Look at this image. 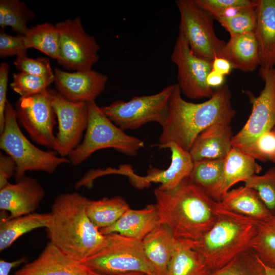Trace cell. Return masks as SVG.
Listing matches in <instances>:
<instances>
[{
	"mask_svg": "<svg viewBox=\"0 0 275 275\" xmlns=\"http://www.w3.org/2000/svg\"><path fill=\"white\" fill-rule=\"evenodd\" d=\"M59 34V65L67 70L92 69L99 60L100 47L95 38L88 34L79 17L55 24Z\"/></svg>",
	"mask_w": 275,
	"mask_h": 275,
	"instance_id": "obj_10",
	"label": "cell"
},
{
	"mask_svg": "<svg viewBox=\"0 0 275 275\" xmlns=\"http://www.w3.org/2000/svg\"><path fill=\"white\" fill-rule=\"evenodd\" d=\"M219 203L230 211L258 222L272 215L256 191L245 185L229 190Z\"/></svg>",
	"mask_w": 275,
	"mask_h": 275,
	"instance_id": "obj_25",
	"label": "cell"
},
{
	"mask_svg": "<svg viewBox=\"0 0 275 275\" xmlns=\"http://www.w3.org/2000/svg\"><path fill=\"white\" fill-rule=\"evenodd\" d=\"M161 224L179 241H196L208 232L218 216L217 202L194 184L188 177L170 190L154 191Z\"/></svg>",
	"mask_w": 275,
	"mask_h": 275,
	"instance_id": "obj_1",
	"label": "cell"
},
{
	"mask_svg": "<svg viewBox=\"0 0 275 275\" xmlns=\"http://www.w3.org/2000/svg\"><path fill=\"white\" fill-rule=\"evenodd\" d=\"M87 104L89 119L84 138L68 156L72 166L80 165L99 150L113 148L133 156L144 147L142 140L127 134L114 124L95 101H89Z\"/></svg>",
	"mask_w": 275,
	"mask_h": 275,
	"instance_id": "obj_6",
	"label": "cell"
},
{
	"mask_svg": "<svg viewBox=\"0 0 275 275\" xmlns=\"http://www.w3.org/2000/svg\"><path fill=\"white\" fill-rule=\"evenodd\" d=\"M259 75L264 85L258 96L244 93L252 105V112L243 127L234 135L232 146L249 143L275 127V67H260Z\"/></svg>",
	"mask_w": 275,
	"mask_h": 275,
	"instance_id": "obj_12",
	"label": "cell"
},
{
	"mask_svg": "<svg viewBox=\"0 0 275 275\" xmlns=\"http://www.w3.org/2000/svg\"><path fill=\"white\" fill-rule=\"evenodd\" d=\"M233 67L231 63L226 59L215 57L212 63V70L224 76L229 75Z\"/></svg>",
	"mask_w": 275,
	"mask_h": 275,
	"instance_id": "obj_43",
	"label": "cell"
},
{
	"mask_svg": "<svg viewBox=\"0 0 275 275\" xmlns=\"http://www.w3.org/2000/svg\"><path fill=\"white\" fill-rule=\"evenodd\" d=\"M106 236L107 244L81 262L90 271L105 274L140 272L157 275L145 255L142 241L117 233Z\"/></svg>",
	"mask_w": 275,
	"mask_h": 275,
	"instance_id": "obj_7",
	"label": "cell"
},
{
	"mask_svg": "<svg viewBox=\"0 0 275 275\" xmlns=\"http://www.w3.org/2000/svg\"><path fill=\"white\" fill-rule=\"evenodd\" d=\"M54 74L57 91L73 102L95 101L104 91L108 81L106 75L92 69L68 72L56 68Z\"/></svg>",
	"mask_w": 275,
	"mask_h": 275,
	"instance_id": "obj_16",
	"label": "cell"
},
{
	"mask_svg": "<svg viewBox=\"0 0 275 275\" xmlns=\"http://www.w3.org/2000/svg\"><path fill=\"white\" fill-rule=\"evenodd\" d=\"M233 136L230 124L208 126L197 136L189 151L193 161L225 159L233 147Z\"/></svg>",
	"mask_w": 275,
	"mask_h": 275,
	"instance_id": "obj_19",
	"label": "cell"
},
{
	"mask_svg": "<svg viewBox=\"0 0 275 275\" xmlns=\"http://www.w3.org/2000/svg\"><path fill=\"white\" fill-rule=\"evenodd\" d=\"M18 124L15 108L8 100L4 127L0 136V148L12 157L17 164L16 181L28 171L50 174L61 165L70 163L68 158L58 156L55 151H44L33 144L22 132Z\"/></svg>",
	"mask_w": 275,
	"mask_h": 275,
	"instance_id": "obj_5",
	"label": "cell"
},
{
	"mask_svg": "<svg viewBox=\"0 0 275 275\" xmlns=\"http://www.w3.org/2000/svg\"><path fill=\"white\" fill-rule=\"evenodd\" d=\"M255 31L261 67L275 66V0H257Z\"/></svg>",
	"mask_w": 275,
	"mask_h": 275,
	"instance_id": "obj_21",
	"label": "cell"
},
{
	"mask_svg": "<svg viewBox=\"0 0 275 275\" xmlns=\"http://www.w3.org/2000/svg\"><path fill=\"white\" fill-rule=\"evenodd\" d=\"M146 257L157 275H167L168 267L178 243L170 229L160 224L142 241Z\"/></svg>",
	"mask_w": 275,
	"mask_h": 275,
	"instance_id": "obj_22",
	"label": "cell"
},
{
	"mask_svg": "<svg viewBox=\"0 0 275 275\" xmlns=\"http://www.w3.org/2000/svg\"><path fill=\"white\" fill-rule=\"evenodd\" d=\"M219 204L217 218L210 229L197 241H182L202 256L212 272L251 249L259 223Z\"/></svg>",
	"mask_w": 275,
	"mask_h": 275,
	"instance_id": "obj_4",
	"label": "cell"
},
{
	"mask_svg": "<svg viewBox=\"0 0 275 275\" xmlns=\"http://www.w3.org/2000/svg\"><path fill=\"white\" fill-rule=\"evenodd\" d=\"M261 170L256 160L233 147L224 159L223 180L214 200L220 202L232 186L240 181L244 182Z\"/></svg>",
	"mask_w": 275,
	"mask_h": 275,
	"instance_id": "obj_24",
	"label": "cell"
},
{
	"mask_svg": "<svg viewBox=\"0 0 275 275\" xmlns=\"http://www.w3.org/2000/svg\"><path fill=\"white\" fill-rule=\"evenodd\" d=\"M88 275H146L144 273L140 272H130L116 274H105L97 273L94 271H90Z\"/></svg>",
	"mask_w": 275,
	"mask_h": 275,
	"instance_id": "obj_46",
	"label": "cell"
},
{
	"mask_svg": "<svg viewBox=\"0 0 275 275\" xmlns=\"http://www.w3.org/2000/svg\"><path fill=\"white\" fill-rule=\"evenodd\" d=\"M89 272L81 262L70 258L49 241L36 259L13 275H88Z\"/></svg>",
	"mask_w": 275,
	"mask_h": 275,
	"instance_id": "obj_18",
	"label": "cell"
},
{
	"mask_svg": "<svg viewBox=\"0 0 275 275\" xmlns=\"http://www.w3.org/2000/svg\"><path fill=\"white\" fill-rule=\"evenodd\" d=\"M28 261V258L25 256L13 261H7L3 259L0 260V275H9L12 268Z\"/></svg>",
	"mask_w": 275,
	"mask_h": 275,
	"instance_id": "obj_44",
	"label": "cell"
},
{
	"mask_svg": "<svg viewBox=\"0 0 275 275\" xmlns=\"http://www.w3.org/2000/svg\"><path fill=\"white\" fill-rule=\"evenodd\" d=\"M206 80L211 88L217 89L224 86L225 78L224 75L211 70L207 75Z\"/></svg>",
	"mask_w": 275,
	"mask_h": 275,
	"instance_id": "obj_45",
	"label": "cell"
},
{
	"mask_svg": "<svg viewBox=\"0 0 275 275\" xmlns=\"http://www.w3.org/2000/svg\"><path fill=\"white\" fill-rule=\"evenodd\" d=\"M202 256L186 243L178 241L169 264L167 275H210Z\"/></svg>",
	"mask_w": 275,
	"mask_h": 275,
	"instance_id": "obj_28",
	"label": "cell"
},
{
	"mask_svg": "<svg viewBox=\"0 0 275 275\" xmlns=\"http://www.w3.org/2000/svg\"><path fill=\"white\" fill-rule=\"evenodd\" d=\"M222 58L228 60L233 68L244 72L254 71L260 66V54L255 32L230 36Z\"/></svg>",
	"mask_w": 275,
	"mask_h": 275,
	"instance_id": "obj_23",
	"label": "cell"
},
{
	"mask_svg": "<svg viewBox=\"0 0 275 275\" xmlns=\"http://www.w3.org/2000/svg\"><path fill=\"white\" fill-rule=\"evenodd\" d=\"M158 147L168 148L171 152V162L167 169L152 168L147 171V175L140 176L134 173L129 165L124 164L119 166L118 169L107 168V175L126 176L132 185L139 188L148 187L152 182L160 183L159 187L163 189L174 188L189 176L194 161L189 151L175 143L170 142Z\"/></svg>",
	"mask_w": 275,
	"mask_h": 275,
	"instance_id": "obj_14",
	"label": "cell"
},
{
	"mask_svg": "<svg viewBox=\"0 0 275 275\" xmlns=\"http://www.w3.org/2000/svg\"><path fill=\"white\" fill-rule=\"evenodd\" d=\"M251 249L264 264L275 266V215L259 222Z\"/></svg>",
	"mask_w": 275,
	"mask_h": 275,
	"instance_id": "obj_32",
	"label": "cell"
},
{
	"mask_svg": "<svg viewBox=\"0 0 275 275\" xmlns=\"http://www.w3.org/2000/svg\"><path fill=\"white\" fill-rule=\"evenodd\" d=\"M160 224L155 204H149L142 209H129L114 225L100 231L104 235L117 233L142 241Z\"/></svg>",
	"mask_w": 275,
	"mask_h": 275,
	"instance_id": "obj_20",
	"label": "cell"
},
{
	"mask_svg": "<svg viewBox=\"0 0 275 275\" xmlns=\"http://www.w3.org/2000/svg\"><path fill=\"white\" fill-rule=\"evenodd\" d=\"M175 84L149 95L135 96L128 101L118 100L101 107L107 118L123 130L138 129L149 122L162 126L168 114Z\"/></svg>",
	"mask_w": 275,
	"mask_h": 275,
	"instance_id": "obj_8",
	"label": "cell"
},
{
	"mask_svg": "<svg viewBox=\"0 0 275 275\" xmlns=\"http://www.w3.org/2000/svg\"><path fill=\"white\" fill-rule=\"evenodd\" d=\"M50 213H32L26 215L8 218H1L0 251L11 246L23 234L38 228H47L50 224Z\"/></svg>",
	"mask_w": 275,
	"mask_h": 275,
	"instance_id": "obj_26",
	"label": "cell"
},
{
	"mask_svg": "<svg viewBox=\"0 0 275 275\" xmlns=\"http://www.w3.org/2000/svg\"><path fill=\"white\" fill-rule=\"evenodd\" d=\"M129 209L127 202L118 196L96 200L87 198L86 205L88 217L99 230L114 225Z\"/></svg>",
	"mask_w": 275,
	"mask_h": 275,
	"instance_id": "obj_27",
	"label": "cell"
},
{
	"mask_svg": "<svg viewBox=\"0 0 275 275\" xmlns=\"http://www.w3.org/2000/svg\"><path fill=\"white\" fill-rule=\"evenodd\" d=\"M45 195L37 180L25 175L15 183L9 182L0 189L1 210L9 212L8 218L34 213Z\"/></svg>",
	"mask_w": 275,
	"mask_h": 275,
	"instance_id": "obj_17",
	"label": "cell"
},
{
	"mask_svg": "<svg viewBox=\"0 0 275 275\" xmlns=\"http://www.w3.org/2000/svg\"><path fill=\"white\" fill-rule=\"evenodd\" d=\"M24 37L28 49H37L50 58L58 60L60 38L55 24L48 22L36 24L30 28Z\"/></svg>",
	"mask_w": 275,
	"mask_h": 275,
	"instance_id": "obj_30",
	"label": "cell"
},
{
	"mask_svg": "<svg viewBox=\"0 0 275 275\" xmlns=\"http://www.w3.org/2000/svg\"><path fill=\"white\" fill-rule=\"evenodd\" d=\"M196 4L213 18L216 19L232 7H256L257 0H194Z\"/></svg>",
	"mask_w": 275,
	"mask_h": 275,
	"instance_id": "obj_39",
	"label": "cell"
},
{
	"mask_svg": "<svg viewBox=\"0 0 275 275\" xmlns=\"http://www.w3.org/2000/svg\"><path fill=\"white\" fill-rule=\"evenodd\" d=\"M17 164L13 158L9 155L0 154V189L7 184L9 179L15 176Z\"/></svg>",
	"mask_w": 275,
	"mask_h": 275,
	"instance_id": "obj_42",
	"label": "cell"
},
{
	"mask_svg": "<svg viewBox=\"0 0 275 275\" xmlns=\"http://www.w3.org/2000/svg\"><path fill=\"white\" fill-rule=\"evenodd\" d=\"M272 130L275 132V127L272 129Z\"/></svg>",
	"mask_w": 275,
	"mask_h": 275,
	"instance_id": "obj_49",
	"label": "cell"
},
{
	"mask_svg": "<svg viewBox=\"0 0 275 275\" xmlns=\"http://www.w3.org/2000/svg\"><path fill=\"white\" fill-rule=\"evenodd\" d=\"M269 161L275 164V155H274L273 156H272L270 158V159H269Z\"/></svg>",
	"mask_w": 275,
	"mask_h": 275,
	"instance_id": "obj_48",
	"label": "cell"
},
{
	"mask_svg": "<svg viewBox=\"0 0 275 275\" xmlns=\"http://www.w3.org/2000/svg\"><path fill=\"white\" fill-rule=\"evenodd\" d=\"M87 198L77 192L59 195L51 206V222L46 228L49 241L70 258L82 262L108 243L88 217Z\"/></svg>",
	"mask_w": 275,
	"mask_h": 275,
	"instance_id": "obj_3",
	"label": "cell"
},
{
	"mask_svg": "<svg viewBox=\"0 0 275 275\" xmlns=\"http://www.w3.org/2000/svg\"><path fill=\"white\" fill-rule=\"evenodd\" d=\"M24 35L12 36L0 31V57L4 58L16 56V57L27 53Z\"/></svg>",
	"mask_w": 275,
	"mask_h": 275,
	"instance_id": "obj_40",
	"label": "cell"
},
{
	"mask_svg": "<svg viewBox=\"0 0 275 275\" xmlns=\"http://www.w3.org/2000/svg\"><path fill=\"white\" fill-rule=\"evenodd\" d=\"M15 108L18 123L32 140L58 153L59 145L53 133L57 117L52 105L50 88L33 96L20 97Z\"/></svg>",
	"mask_w": 275,
	"mask_h": 275,
	"instance_id": "obj_11",
	"label": "cell"
},
{
	"mask_svg": "<svg viewBox=\"0 0 275 275\" xmlns=\"http://www.w3.org/2000/svg\"><path fill=\"white\" fill-rule=\"evenodd\" d=\"M256 7L244 9L232 16L219 18L216 20L230 36L255 32L257 20Z\"/></svg>",
	"mask_w": 275,
	"mask_h": 275,
	"instance_id": "obj_36",
	"label": "cell"
},
{
	"mask_svg": "<svg viewBox=\"0 0 275 275\" xmlns=\"http://www.w3.org/2000/svg\"><path fill=\"white\" fill-rule=\"evenodd\" d=\"M181 94L176 84L158 146L173 142L189 151L195 140L203 130L215 123L230 124L236 114L227 85L216 89L210 98L201 103L187 101Z\"/></svg>",
	"mask_w": 275,
	"mask_h": 275,
	"instance_id": "obj_2",
	"label": "cell"
},
{
	"mask_svg": "<svg viewBox=\"0 0 275 275\" xmlns=\"http://www.w3.org/2000/svg\"><path fill=\"white\" fill-rule=\"evenodd\" d=\"M54 80V76L43 77L19 72L13 74L10 87L20 97H26L45 91Z\"/></svg>",
	"mask_w": 275,
	"mask_h": 275,
	"instance_id": "obj_35",
	"label": "cell"
},
{
	"mask_svg": "<svg viewBox=\"0 0 275 275\" xmlns=\"http://www.w3.org/2000/svg\"><path fill=\"white\" fill-rule=\"evenodd\" d=\"M262 263L265 269V275H275V266H270L262 262Z\"/></svg>",
	"mask_w": 275,
	"mask_h": 275,
	"instance_id": "obj_47",
	"label": "cell"
},
{
	"mask_svg": "<svg viewBox=\"0 0 275 275\" xmlns=\"http://www.w3.org/2000/svg\"><path fill=\"white\" fill-rule=\"evenodd\" d=\"M244 185L256 191L270 214L275 215V167L263 175H253Z\"/></svg>",
	"mask_w": 275,
	"mask_h": 275,
	"instance_id": "obj_34",
	"label": "cell"
},
{
	"mask_svg": "<svg viewBox=\"0 0 275 275\" xmlns=\"http://www.w3.org/2000/svg\"><path fill=\"white\" fill-rule=\"evenodd\" d=\"M224 168V159L194 161L188 178L194 184L214 200L223 180Z\"/></svg>",
	"mask_w": 275,
	"mask_h": 275,
	"instance_id": "obj_29",
	"label": "cell"
},
{
	"mask_svg": "<svg viewBox=\"0 0 275 275\" xmlns=\"http://www.w3.org/2000/svg\"><path fill=\"white\" fill-rule=\"evenodd\" d=\"M10 72V66L7 63H2L0 65V133L4 127L5 112L7 99V93Z\"/></svg>",
	"mask_w": 275,
	"mask_h": 275,
	"instance_id": "obj_41",
	"label": "cell"
},
{
	"mask_svg": "<svg viewBox=\"0 0 275 275\" xmlns=\"http://www.w3.org/2000/svg\"><path fill=\"white\" fill-rule=\"evenodd\" d=\"M210 275H265L261 261L249 249Z\"/></svg>",
	"mask_w": 275,
	"mask_h": 275,
	"instance_id": "obj_33",
	"label": "cell"
},
{
	"mask_svg": "<svg viewBox=\"0 0 275 275\" xmlns=\"http://www.w3.org/2000/svg\"><path fill=\"white\" fill-rule=\"evenodd\" d=\"M255 160L269 161L275 155V132L272 129L264 132L254 141L233 147Z\"/></svg>",
	"mask_w": 275,
	"mask_h": 275,
	"instance_id": "obj_37",
	"label": "cell"
},
{
	"mask_svg": "<svg viewBox=\"0 0 275 275\" xmlns=\"http://www.w3.org/2000/svg\"><path fill=\"white\" fill-rule=\"evenodd\" d=\"M35 13L19 0L0 1V26H9L18 35H24L29 30L28 23L35 17Z\"/></svg>",
	"mask_w": 275,
	"mask_h": 275,
	"instance_id": "obj_31",
	"label": "cell"
},
{
	"mask_svg": "<svg viewBox=\"0 0 275 275\" xmlns=\"http://www.w3.org/2000/svg\"><path fill=\"white\" fill-rule=\"evenodd\" d=\"M177 68V84L181 93L190 99L210 98L214 90L207 83L212 62L195 55L179 33L171 56Z\"/></svg>",
	"mask_w": 275,
	"mask_h": 275,
	"instance_id": "obj_13",
	"label": "cell"
},
{
	"mask_svg": "<svg viewBox=\"0 0 275 275\" xmlns=\"http://www.w3.org/2000/svg\"><path fill=\"white\" fill-rule=\"evenodd\" d=\"M14 64L19 72L43 77H54L48 58L39 57L29 58L27 53L16 57Z\"/></svg>",
	"mask_w": 275,
	"mask_h": 275,
	"instance_id": "obj_38",
	"label": "cell"
},
{
	"mask_svg": "<svg viewBox=\"0 0 275 275\" xmlns=\"http://www.w3.org/2000/svg\"><path fill=\"white\" fill-rule=\"evenodd\" d=\"M50 93L58 123L56 135L59 145L58 153L66 157L81 142L88 123V104L68 100L56 90L50 88Z\"/></svg>",
	"mask_w": 275,
	"mask_h": 275,
	"instance_id": "obj_15",
	"label": "cell"
},
{
	"mask_svg": "<svg viewBox=\"0 0 275 275\" xmlns=\"http://www.w3.org/2000/svg\"><path fill=\"white\" fill-rule=\"evenodd\" d=\"M180 20L179 32L197 56L212 62L222 58L226 42L214 32L213 18L200 8L194 0H177Z\"/></svg>",
	"mask_w": 275,
	"mask_h": 275,
	"instance_id": "obj_9",
	"label": "cell"
}]
</instances>
